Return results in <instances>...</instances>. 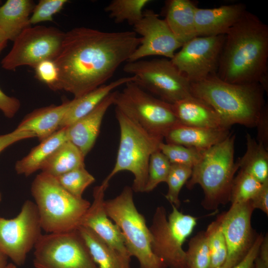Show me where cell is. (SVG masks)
<instances>
[{
    "instance_id": "obj_1",
    "label": "cell",
    "mask_w": 268,
    "mask_h": 268,
    "mask_svg": "<svg viewBox=\"0 0 268 268\" xmlns=\"http://www.w3.org/2000/svg\"><path fill=\"white\" fill-rule=\"evenodd\" d=\"M141 39L134 31L105 32L79 27L65 33L58 55L56 90L80 97L105 84L128 62Z\"/></svg>"
},
{
    "instance_id": "obj_2",
    "label": "cell",
    "mask_w": 268,
    "mask_h": 268,
    "mask_svg": "<svg viewBox=\"0 0 268 268\" xmlns=\"http://www.w3.org/2000/svg\"><path fill=\"white\" fill-rule=\"evenodd\" d=\"M268 26L247 11L225 36L216 75L234 84H260L268 90Z\"/></svg>"
},
{
    "instance_id": "obj_3",
    "label": "cell",
    "mask_w": 268,
    "mask_h": 268,
    "mask_svg": "<svg viewBox=\"0 0 268 268\" xmlns=\"http://www.w3.org/2000/svg\"><path fill=\"white\" fill-rule=\"evenodd\" d=\"M264 91L259 83H231L216 74L190 85L191 95L210 106L229 129L234 124L256 126L266 105Z\"/></svg>"
},
{
    "instance_id": "obj_4",
    "label": "cell",
    "mask_w": 268,
    "mask_h": 268,
    "mask_svg": "<svg viewBox=\"0 0 268 268\" xmlns=\"http://www.w3.org/2000/svg\"><path fill=\"white\" fill-rule=\"evenodd\" d=\"M235 139V135L230 134L205 150L186 183L189 190L197 184L201 187L204 193L201 204L206 210H216L230 201L234 175L239 168L234 162Z\"/></svg>"
},
{
    "instance_id": "obj_5",
    "label": "cell",
    "mask_w": 268,
    "mask_h": 268,
    "mask_svg": "<svg viewBox=\"0 0 268 268\" xmlns=\"http://www.w3.org/2000/svg\"><path fill=\"white\" fill-rule=\"evenodd\" d=\"M42 229L48 233L75 230L91 203L75 197L59 183L55 177L41 172L31 189Z\"/></svg>"
},
{
    "instance_id": "obj_6",
    "label": "cell",
    "mask_w": 268,
    "mask_h": 268,
    "mask_svg": "<svg viewBox=\"0 0 268 268\" xmlns=\"http://www.w3.org/2000/svg\"><path fill=\"white\" fill-rule=\"evenodd\" d=\"M120 138L115 164L102 185L108 187L110 180L123 171L134 177L132 188L136 193L144 192L151 155L159 149L163 139L150 134L119 109H115Z\"/></svg>"
},
{
    "instance_id": "obj_7",
    "label": "cell",
    "mask_w": 268,
    "mask_h": 268,
    "mask_svg": "<svg viewBox=\"0 0 268 268\" xmlns=\"http://www.w3.org/2000/svg\"><path fill=\"white\" fill-rule=\"evenodd\" d=\"M132 187L125 186L115 198L104 201L109 218L119 227L127 250L139 268H167L151 249V238L144 217L137 210Z\"/></svg>"
},
{
    "instance_id": "obj_8",
    "label": "cell",
    "mask_w": 268,
    "mask_h": 268,
    "mask_svg": "<svg viewBox=\"0 0 268 268\" xmlns=\"http://www.w3.org/2000/svg\"><path fill=\"white\" fill-rule=\"evenodd\" d=\"M117 91L114 105L145 131L162 138L171 129L181 125L172 104L166 102L141 88L134 81Z\"/></svg>"
},
{
    "instance_id": "obj_9",
    "label": "cell",
    "mask_w": 268,
    "mask_h": 268,
    "mask_svg": "<svg viewBox=\"0 0 268 268\" xmlns=\"http://www.w3.org/2000/svg\"><path fill=\"white\" fill-rule=\"evenodd\" d=\"M167 217L163 206H157L149 227L153 253L169 268H186L185 241L192 233L197 218L178 210L174 205Z\"/></svg>"
},
{
    "instance_id": "obj_10",
    "label": "cell",
    "mask_w": 268,
    "mask_h": 268,
    "mask_svg": "<svg viewBox=\"0 0 268 268\" xmlns=\"http://www.w3.org/2000/svg\"><path fill=\"white\" fill-rule=\"evenodd\" d=\"M123 70L135 78L134 81L149 93L173 104L191 96L190 81L170 59H153L127 62Z\"/></svg>"
},
{
    "instance_id": "obj_11",
    "label": "cell",
    "mask_w": 268,
    "mask_h": 268,
    "mask_svg": "<svg viewBox=\"0 0 268 268\" xmlns=\"http://www.w3.org/2000/svg\"><path fill=\"white\" fill-rule=\"evenodd\" d=\"M34 248L35 268H99L77 229L42 234Z\"/></svg>"
},
{
    "instance_id": "obj_12",
    "label": "cell",
    "mask_w": 268,
    "mask_h": 268,
    "mask_svg": "<svg viewBox=\"0 0 268 268\" xmlns=\"http://www.w3.org/2000/svg\"><path fill=\"white\" fill-rule=\"evenodd\" d=\"M65 34L56 28L45 26L25 29L1 60V67L7 70L23 66L35 68L42 61L54 60L60 51Z\"/></svg>"
},
{
    "instance_id": "obj_13",
    "label": "cell",
    "mask_w": 268,
    "mask_h": 268,
    "mask_svg": "<svg viewBox=\"0 0 268 268\" xmlns=\"http://www.w3.org/2000/svg\"><path fill=\"white\" fill-rule=\"evenodd\" d=\"M42 229L35 203L25 201L15 217H0V251L14 265L22 266L42 235Z\"/></svg>"
},
{
    "instance_id": "obj_14",
    "label": "cell",
    "mask_w": 268,
    "mask_h": 268,
    "mask_svg": "<svg viewBox=\"0 0 268 268\" xmlns=\"http://www.w3.org/2000/svg\"><path fill=\"white\" fill-rule=\"evenodd\" d=\"M225 36L195 37L184 44L170 60L191 83L216 74Z\"/></svg>"
},
{
    "instance_id": "obj_15",
    "label": "cell",
    "mask_w": 268,
    "mask_h": 268,
    "mask_svg": "<svg viewBox=\"0 0 268 268\" xmlns=\"http://www.w3.org/2000/svg\"><path fill=\"white\" fill-rule=\"evenodd\" d=\"M254 210L249 201L231 204L226 212L219 215L227 247V258L221 268H231L237 265L253 246L257 237L251 224Z\"/></svg>"
},
{
    "instance_id": "obj_16",
    "label": "cell",
    "mask_w": 268,
    "mask_h": 268,
    "mask_svg": "<svg viewBox=\"0 0 268 268\" xmlns=\"http://www.w3.org/2000/svg\"><path fill=\"white\" fill-rule=\"evenodd\" d=\"M134 32L140 36V44L127 62L149 56H161L171 60L183 44L172 33L165 19L152 10L143 11L142 18L134 25Z\"/></svg>"
},
{
    "instance_id": "obj_17",
    "label": "cell",
    "mask_w": 268,
    "mask_h": 268,
    "mask_svg": "<svg viewBox=\"0 0 268 268\" xmlns=\"http://www.w3.org/2000/svg\"><path fill=\"white\" fill-rule=\"evenodd\" d=\"M107 188L101 184L94 188L93 201L83 216L80 226L91 229L122 258L131 263V256L121 230L105 211L104 196Z\"/></svg>"
},
{
    "instance_id": "obj_18",
    "label": "cell",
    "mask_w": 268,
    "mask_h": 268,
    "mask_svg": "<svg viewBox=\"0 0 268 268\" xmlns=\"http://www.w3.org/2000/svg\"><path fill=\"white\" fill-rule=\"evenodd\" d=\"M116 92H112L90 113L65 128L67 140L74 144L84 157L95 144L104 117L114 104Z\"/></svg>"
},
{
    "instance_id": "obj_19",
    "label": "cell",
    "mask_w": 268,
    "mask_h": 268,
    "mask_svg": "<svg viewBox=\"0 0 268 268\" xmlns=\"http://www.w3.org/2000/svg\"><path fill=\"white\" fill-rule=\"evenodd\" d=\"M246 10L245 5L241 3L212 8L197 7L195 14L197 36L226 35Z\"/></svg>"
},
{
    "instance_id": "obj_20",
    "label": "cell",
    "mask_w": 268,
    "mask_h": 268,
    "mask_svg": "<svg viewBox=\"0 0 268 268\" xmlns=\"http://www.w3.org/2000/svg\"><path fill=\"white\" fill-rule=\"evenodd\" d=\"M172 106L182 126L229 129L210 106L192 95L177 102Z\"/></svg>"
},
{
    "instance_id": "obj_21",
    "label": "cell",
    "mask_w": 268,
    "mask_h": 268,
    "mask_svg": "<svg viewBox=\"0 0 268 268\" xmlns=\"http://www.w3.org/2000/svg\"><path fill=\"white\" fill-rule=\"evenodd\" d=\"M230 134L229 129L180 125L169 131L164 139L167 143L204 151L221 142Z\"/></svg>"
},
{
    "instance_id": "obj_22",
    "label": "cell",
    "mask_w": 268,
    "mask_h": 268,
    "mask_svg": "<svg viewBox=\"0 0 268 268\" xmlns=\"http://www.w3.org/2000/svg\"><path fill=\"white\" fill-rule=\"evenodd\" d=\"M72 103L64 101L59 105H50L34 110L28 114L16 129L33 133L42 141L59 129L61 122Z\"/></svg>"
},
{
    "instance_id": "obj_23",
    "label": "cell",
    "mask_w": 268,
    "mask_h": 268,
    "mask_svg": "<svg viewBox=\"0 0 268 268\" xmlns=\"http://www.w3.org/2000/svg\"><path fill=\"white\" fill-rule=\"evenodd\" d=\"M198 6L190 0L165 2V20L176 38L183 45L197 37L195 14Z\"/></svg>"
},
{
    "instance_id": "obj_24",
    "label": "cell",
    "mask_w": 268,
    "mask_h": 268,
    "mask_svg": "<svg viewBox=\"0 0 268 268\" xmlns=\"http://www.w3.org/2000/svg\"><path fill=\"white\" fill-rule=\"evenodd\" d=\"M135 81V78L133 76L121 77L109 84H103L80 97L73 98L61 122L59 130L68 127L90 113L116 88Z\"/></svg>"
},
{
    "instance_id": "obj_25",
    "label": "cell",
    "mask_w": 268,
    "mask_h": 268,
    "mask_svg": "<svg viewBox=\"0 0 268 268\" xmlns=\"http://www.w3.org/2000/svg\"><path fill=\"white\" fill-rule=\"evenodd\" d=\"M35 6L31 0H7L0 6V29L8 40L14 41L31 27L30 15Z\"/></svg>"
},
{
    "instance_id": "obj_26",
    "label": "cell",
    "mask_w": 268,
    "mask_h": 268,
    "mask_svg": "<svg viewBox=\"0 0 268 268\" xmlns=\"http://www.w3.org/2000/svg\"><path fill=\"white\" fill-rule=\"evenodd\" d=\"M67 140L65 128L41 141L28 154L16 162L15 169L17 173L28 176L40 170L47 159Z\"/></svg>"
},
{
    "instance_id": "obj_27",
    "label": "cell",
    "mask_w": 268,
    "mask_h": 268,
    "mask_svg": "<svg viewBox=\"0 0 268 268\" xmlns=\"http://www.w3.org/2000/svg\"><path fill=\"white\" fill-rule=\"evenodd\" d=\"M77 230L99 268H131L130 263L122 258L91 229L80 226Z\"/></svg>"
},
{
    "instance_id": "obj_28",
    "label": "cell",
    "mask_w": 268,
    "mask_h": 268,
    "mask_svg": "<svg viewBox=\"0 0 268 268\" xmlns=\"http://www.w3.org/2000/svg\"><path fill=\"white\" fill-rule=\"evenodd\" d=\"M85 157L72 142L67 140L44 163L42 172L57 177L75 169L85 166Z\"/></svg>"
},
{
    "instance_id": "obj_29",
    "label": "cell",
    "mask_w": 268,
    "mask_h": 268,
    "mask_svg": "<svg viewBox=\"0 0 268 268\" xmlns=\"http://www.w3.org/2000/svg\"><path fill=\"white\" fill-rule=\"evenodd\" d=\"M246 151L238 161L240 170L261 183L268 181V150L247 133Z\"/></svg>"
},
{
    "instance_id": "obj_30",
    "label": "cell",
    "mask_w": 268,
    "mask_h": 268,
    "mask_svg": "<svg viewBox=\"0 0 268 268\" xmlns=\"http://www.w3.org/2000/svg\"><path fill=\"white\" fill-rule=\"evenodd\" d=\"M150 0H113L105 11L116 23L127 22L133 26L142 17L143 9Z\"/></svg>"
},
{
    "instance_id": "obj_31",
    "label": "cell",
    "mask_w": 268,
    "mask_h": 268,
    "mask_svg": "<svg viewBox=\"0 0 268 268\" xmlns=\"http://www.w3.org/2000/svg\"><path fill=\"white\" fill-rule=\"evenodd\" d=\"M205 231L210 256V268H221L227 258V247L219 215L208 225Z\"/></svg>"
},
{
    "instance_id": "obj_32",
    "label": "cell",
    "mask_w": 268,
    "mask_h": 268,
    "mask_svg": "<svg viewBox=\"0 0 268 268\" xmlns=\"http://www.w3.org/2000/svg\"><path fill=\"white\" fill-rule=\"evenodd\" d=\"M186 252V268H210V256L205 231H201L189 241Z\"/></svg>"
},
{
    "instance_id": "obj_33",
    "label": "cell",
    "mask_w": 268,
    "mask_h": 268,
    "mask_svg": "<svg viewBox=\"0 0 268 268\" xmlns=\"http://www.w3.org/2000/svg\"><path fill=\"white\" fill-rule=\"evenodd\" d=\"M261 183L251 175L240 170L233 180L230 196L231 204L250 201L262 186Z\"/></svg>"
},
{
    "instance_id": "obj_34",
    "label": "cell",
    "mask_w": 268,
    "mask_h": 268,
    "mask_svg": "<svg viewBox=\"0 0 268 268\" xmlns=\"http://www.w3.org/2000/svg\"><path fill=\"white\" fill-rule=\"evenodd\" d=\"M55 178L63 188L79 199L83 198L82 195L85 189L95 181V178L87 171L85 166Z\"/></svg>"
},
{
    "instance_id": "obj_35",
    "label": "cell",
    "mask_w": 268,
    "mask_h": 268,
    "mask_svg": "<svg viewBox=\"0 0 268 268\" xmlns=\"http://www.w3.org/2000/svg\"><path fill=\"white\" fill-rule=\"evenodd\" d=\"M159 149L171 164L184 165L192 168L200 160L205 151L163 141L159 144Z\"/></svg>"
},
{
    "instance_id": "obj_36",
    "label": "cell",
    "mask_w": 268,
    "mask_h": 268,
    "mask_svg": "<svg viewBox=\"0 0 268 268\" xmlns=\"http://www.w3.org/2000/svg\"><path fill=\"white\" fill-rule=\"evenodd\" d=\"M171 164L167 157L158 149L150 156L148 178L144 192L152 191L160 183L166 182Z\"/></svg>"
},
{
    "instance_id": "obj_37",
    "label": "cell",
    "mask_w": 268,
    "mask_h": 268,
    "mask_svg": "<svg viewBox=\"0 0 268 268\" xmlns=\"http://www.w3.org/2000/svg\"><path fill=\"white\" fill-rule=\"evenodd\" d=\"M192 168L178 164H171L166 183L168 190L165 198L177 208L181 204L179 199L180 192L185 184L190 179Z\"/></svg>"
},
{
    "instance_id": "obj_38",
    "label": "cell",
    "mask_w": 268,
    "mask_h": 268,
    "mask_svg": "<svg viewBox=\"0 0 268 268\" xmlns=\"http://www.w3.org/2000/svg\"><path fill=\"white\" fill-rule=\"evenodd\" d=\"M67 0H40L35 5L30 17V23L35 24L44 21H52L53 16L59 12Z\"/></svg>"
},
{
    "instance_id": "obj_39",
    "label": "cell",
    "mask_w": 268,
    "mask_h": 268,
    "mask_svg": "<svg viewBox=\"0 0 268 268\" xmlns=\"http://www.w3.org/2000/svg\"><path fill=\"white\" fill-rule=\"evenodd\" d=\"M34 69L36 78L55 90L59 79V71L54 61H42Z\"/></svg>"
},
{
    "instance_id": "obj_40",
    "label": "cell",
    "mask_w": 268,
    "mask_h": 268,
    "mask_svg": "<svg viewBox=\"0 0 268 268\" xmlns=\"http://www.w3.org/2000/svg\"><path fill=\"white\" fill-rule=\"evenodd\" d=\"M20 107V102L17 98L7 95L0 88V110L5 117L13 118Z\"/></svg>"
},
{
    "instance_id": "obj_41",
    "label": "cell",
    "mask_w": 268,
    "mask_h": 268,
    "mask_svg": "<svg viewBox=\"0 0 268 268\" xmlns=\"http://www.w3.org/2000/svg\"><path fill=\"white\" fill-rule=\"evenodd\" d=\"M256 127L257 128V141L268 150V109L265 105Z\"/></svg>"
},
{
    "instance_id": "obj_42",
    "label": "cell",
    "mask_w": 268,
    "mask_h": 268,
    "mask_svg": "<svg viewBox=\"0 0 268 268\" xmlns=\"http://www.w3.org/2000/svg\"><path fill=\"white\" fill-rule=\"evenodd\" d=\"M35 135L30 132L20 131L15 129L12 132L0 135V153L7 147L19 140L35 137Z\"/></svg>"
},
{
    "instance_id": "obj_43",
    "label": "cell",
    "mask_w": 268,
    "mask_h": 268,
    "mask_svg": "<svg viewBox=\"0 0 268 268\" xmlns=\"http://www.w3.org/2000/svg\"><path fill=\"white\" fill-rule=\"evenodd\" d=\"M263 238L262 234L258 235L253 246L244 259L231 268H253L255 261L259 256L260 247Z\"/></svg>"
},
{
    "instance_id": "obj_44",
    "label": "cell",
    "mask_w": 268,
    "mask_h": 268,
    "mask_svg": "<svg viewBox=\"0 0 268 268\" xmlns=\"http://www.w3.org/2000/svg\"><path fill=\"white\" fill-rule=\"evenodd\" d=\"M255 209H259L267 215L268 214V181L263 183L257 193L250 201Z\"/></svg>"
},
{
    "instance_id": "obj_45",
    "label": "cell",
    "mask_w": 268,
    "mask_h": 268,
    "mask_svg": "<svg viewBox=\"0 0 268 268\" xmlns=\"http://www.w3.org/2000/svg\"><path fill=\"white\" fill-rule=\"evenodd\" d=\"M258 257L268 267V236L267 233L265 236H264L260 247Z\"/></svg>"
},
{
    "instance_id": "obj_46",
    "label": "cell",
    "mask_w": 268,
    "mask_h": 268,
    "mask_svg": "<svg viewBox=\"0 0 268 268\" xmlns=\"http://www.w3.org/2000/svg\"><path fill=\"white\" fill-rule=\"evenodd\" d=\"M8 39L4 33L0 29V54L6 47Z\"/></svg>"
},
{
    "instance_id": "obj_47",
    "label": "cell",
    "mask_w": 268,
    "mask_h": 268,
    "mask_svg": "<svg viewBox=\"0 0 268 268\" xmlns=\"http://www.w3.org/2000/svg\"><path fill=\"white\" fill-rule=\"evenodd\" d=\"M8 257L0 251V268H6Z\"/></svg>"
},
{
    "instance_id": "obj_48",
    "label": "cell",
    "mask_w": 268,
    "mask_h": 268,
    "mask_svg": "<svg viewBox=\"0 0 268 268\" xmlns=\"http://www.w3.org/2000/svg\"><path fill=\"white\" fill-rule=\"evenodd\" d=\"M253 268H268V267L258 257L255 261Z\"/></svg>"
},
{
    "instance_id": "obj_49",
    "label": "cell",
    "mask_w": 268,
    "mask_h": 268,
    "mask_svg": "<svg viewBox=\"0 0 268 268\" xmlns=\"http://www.w3.org/2000/svg\"><path fill=\"white\" fill-rule=\"evenodd\" d=\"M6 268H16V265L13 263L8 264Z\"/></svg>"
},
{
    "instance_id": "obj_50",
    "label": "cell",
    "mask_w": 268,
    "mask_h": 268,
    "mask_svg": "<svg viewBox=\"0 0 268 268\" xmlns=\"http://www.w3.org/2000/svg\"><path fill=\"white\" fill-rule=\"evenodd\" d=\"M1 1L0 0V6L1 5Z\"/></svg>"
},
{
    "instance_id": "obj_51",
    "label": "cell",
    "mask_w": 268,
    "mask_h": 268,
    "mask_svg": "<svg viewBox=\"0 0 268 268\" xmlns=\"http://www.w3.org/2000/svg\"><path fill=\"white\" fill-rule=\"evenodd\" d=\"M1 200V196H0V201Z\"/></svg>"
}]
</instances>
